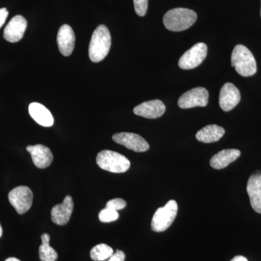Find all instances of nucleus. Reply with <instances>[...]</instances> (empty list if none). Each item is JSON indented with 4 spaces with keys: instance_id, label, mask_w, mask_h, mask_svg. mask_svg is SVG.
<instances>
[{
    "instance_id": "39448f33",
    "label": "nucleus",
    "mask_w": 261,
    "mask_h": 261,
    "mask_svg": "<svg viewBox=\"0 0 261 261\" xmlns=\"http://www.w3.org/2000/svg\"><path fill=\"white\" fill-rule=\"evenodd\" d=\"M178 213V204L175 200L168 201L164 207H159L152 217L151 228L155 232L166 231L173 224Z\"/></svg>"
},
{
    "instance_id": "ddd939ff",
    "label": "nucleus",
    "mask_w": 261,
    "mask_h": 261,
    "mask_svg": "<svg viewBox=\"0 0 261 261\" xmlns=\"http://www.w3.org/2000/svg\"><path fill=\"white\" fill-rule=\"evenodd\" d=\"M247 192L250 197L252 209L261 214V173L256 171L249 178L247 185Z\"/></svg>"
},
{
    "instance_id": "a211bd4d",
    "label": "nucleus",
    "mask_w": 261,
    "mask_h": 261,
    "mask_svg": "<svg viewBox=\"0 0 261 261\" xmlns=\"http://www.w3.org/2000/svg\"><path fill=\"white\" fill-rule=\"evenodd\" d=\"M241 152L236 149H224L211 158L210 164L211 167L220 170L227 167L233 161L240 158Z\"/></svg>"
},
{
    "instance_id": "5701e85b",
    "label": "nucleus",
    "mask_w": 261,
    "mask_h": 261,
    "mask_svg": "<svg viewBox=\"0 0 261 261\" xmlns=\"http://www.w3.org/2000/svg\"><path fill=\"white\" fill-rule=\"evenodd\" d=\"M135 9L139 16H145L148 8V0H134Z\"/></svg>"
},
{
    "instance_id": "c85d7f7f",
    "label": "nucleus",
    "mask_w": 261,
    "mask_h": 261,
    "mask_svg": "<svg viewBox=\"0 0 261 261\" xmlns=\"http://www.w3.org/2000/svg\"><path fill=\"white\" fill-rule=\"evenodd\" d=\"M3 228H2L1 224H0V238H1L2 235H3Z\"/></svg>"
},
{
    "instance_id": "f03ea898",
    "label": "nucleus",
    "mask_w": 261,
    "mask_h": 261,
    "mask_svg": "<svg viewBox=\"0 0 261 261\" xmlns=\"http://www.w3.org/2000/svg\"><path fill=\"white\" fill-rule=\"evenodd\" d=\"M197 14L187 8H174L168 11L163 17V23L168 30L182 32L192 27L197 20Z\"/></svg>"
},
{
    "instance_id": "c756f323",
    "label": "nucleus",
    "mask_w": 261,
    "mask_h": 261,
    "mask_svg": "<svg viewBox=\"0 0 261 261\" xmlns=\"http://www.w3.org/2000/svg\"><path fill=\"white\" fill-rule=\"evenodd\" d=\"M260 17H261V9H260Z\"/></svg>"
},
{
    "instance_id": "2eb2a0df",
    "label": "nucleus",
    "mask_w": 261,
    "mask_h": 261,
    "mask_svg": "<svg viewBox=\"0 0 261 261\" xmlns=\"http://www.w3.org/2000/svg\"><path fill=\"white\" fill-rule=\"evenodd\" d=\"M166 111V106L160 99L147 101L139 105L134 109V113L146 118H158L162 116Z\"/></svg>"
},
{
    "instance_id": "9d476101",
    "label": "nucleus",
    "mask_w": 261,
    "mask_h": 261,
    "mask_svg": "<svg viewBox=\"0 0 261 261\" xmlns=\"http://www.w3.org/2000/svg\"><path fill=\"white\" fill-rule=\"evenodd\" d=\"M240 99V90L233 84H225L220 91L219 106L225 112L231 111L236 107Z\"/></svg>"
},
{
    "instance_id": "412c9836",
    "label": "nucleus",
    "mask_w": 261,
    "mask_h": 261,
    "mask_svg": "<svg viewBox=\"0 0 261 261\" xmlns=\"http://www.w3.org/2000/svg\"><path fill=\"white\" fill-rule=\"evenodd\" d=\"M113 253L112 247L106 244H99L91 250L90 257L94 261H105L112 256Z\"/></svg>"
},
{
    "instance_id": "1a4fd4ad",
    "label": "nucleus",
    "mask_w": 261,
    "mask_h": 261,
    "mask_svg": "<svg viewBox=\"0 0 261 261\" xmlns=\"http://www.w3.org/2000/svg\"><path fill=\"white\" fill-rule=\"evenodd\" d=\"M113 140L117 144L124 146L126 148L132 149L137 152H143L148 150V142L137 134L121 132L115 134Z\"/></svg>"
},
{
    "instance_id": "6ab92c4d",
    "label": "nucleus",
    "mask_w": 261,
    "mask_h": 261,
    "mask_svg": "<svg viewBox=\"0 0 261 261\" xmlns=\"http://www.w3.org/2000/svg\"><path fill=\"white\" fill-rule=\"evenodd\" d=\"M225 130L217 125H208L203 127L196 134V138L203 143H213L218 142L224 135Z\"/></svg>"
},
{
    "instance_id": "dca6fc26",
    "label": "nucleus",
    "mask_w": 261,
    "mask_h": 261,
    "mask_svg": "<svg viewBox=\"0 0 261 261\" xmlns=\"http://www.w3.org/2000/svg\"><path fill=\"white\" fill-rule=\"evenodd\" d=\"M27 149L37 168H46L53 163V154L49 147L43 145H29Z\"/></svg>"
},
{
    "instance_id": "f3484780",
    "label": "nucleus",
    "mask_w": 261,
    "mask_h": 261,
    "mask_svg": "<svg viewBox=\"0 0 261 261\" xmlns=\"http://www.w3.org/2000/svg\"><path fill=\"white\" fill-rule=\"evenodd\" d=\"M29 112L33 119L41 126L50 127L54 123V118L50 111L40 103H31L29 105Z\"/></svg>"
},
{
    "instance_id": "f8f14e48",
    "label": "nucleus",
    "mask_w": 261,
    "mask_h": 261,
    "mask_svg": "<svg viewBox=\"0 0 261 261\" xmlns=\"http://www.w3.org/2000/svg\"><path fill=\"white\" fill-rule=\"evenodd\" d=\"M27 28V20L22 15H16L10 20L4 30L5 40L11 43L18 42L23 37Z\"/></svg>"
},
{
    "instance_id": "bb28decb",
    "label": "nucleus",
    "mask_w": 261,
    "mask_h": 261,
    "mask_svg": "<svg viewBox=\"0 0 261 261\" xmlns=\"http://www.w3.org/2000/svg\"><path fill=\"white\" fill-rule=\"evenodd\" d=\"M231 261H248L246 257L242 256V255H238V256L233 257Z\"/></svg>"
},
{
    "instance_id": "aec40b11",
    "label": "nucleus",
    "mask_w": 261,
    "mask_h": 261,
    "mask_svg": "<svg viewBox=\"0 0 261 261\" xmlns=\"http://www.w3.org/2000/svg\"><path fill=\"white\" fill-rule=\"evenodd\" d=\"M42 245L39 249V256L41 261H57L58 258V252L49 245L50 237L48 233H43Z\"/></svg>"
},
{
    "instance_id": "a878e982",
    "label": "nucleus",
    "mask_w": 261,
    "mask_h": 261,
    "mask_svg": "<svg viewBox=\"0 0 261 261\" xmlns=\"http://www.w3.org/2000/svg\"><path fill=\"white\" fill-rule=\"evenodd\" d=\"M8 14H9V12H8L6 8L0 9V29L4 25L5 21H6V19L8 18Z\"/></svg>"
},
{
    "instance_id": "9b49d317",
    "label": "nucleus",
    "mask_w": 261,
    "mask_h": 261,
    "mask_svg": "<svg viewBox=\"0 0 261 261\" xmlns=\"http://www.w3.org/2000/svg\"><path fill=\"white\" fill-rule=\"evenodd\" d=\"M73 207H74V203H73V199L70 195H67L61 204L55 205L51 208V221L59 226L68 224L71 217Z\"/></svg>"
},
{
    "instance_id": "4468645a",
    "label": "nucleus",
    "mask_w": 261,
    "mask_h": 261,
    "mask_svg": "<svg viewBox=\"0 0 261 261\" xmlns=\"http://www.w3.org/2000/svg\"><path fill=\"white\" fill-rule=\"evenodd\" d=\"M75 37L73 29L69 25L64 24L58 31L57 42L61 54L65 57L70 56L75 47Z\"/></svg>"
},
{
    "instance_id": "4be33fe9",
    "label": "nucleus",
    "mask_w": 261,
    "mask_h": 261,
    "mask_svg": "<svg viewBox=\"0 0 261 261\" xmlns=\"http://www.w3.org/2000/svg\"><path fill=\"white\" fill-rule=\"evenodd\" d=\"M118 218H119V214L118 211L108 208V207L102 209L99 214V221L103 223L113 222L118 220Z\"/></svg>"
},
{
    "instance_id": "f257e3e1",
    "label": "nucleus",
    "mask_w": 261,
    "mask_h": 261,
    "mask_svg": "<svg viewBox=\"0 0 261 261\" xmlns=\"http://www.w3.org/2000/svg\"><path fill=\"white\" fill-rule=\"evenodd\" d=\"M111 46V36L105 25H100L94 30L89 47V56L94 63L102 61L108 56Z\"/></svg>"
},
{
    "instance_id": "7ed1b4c3",
    "label": "nucleus",
    "mask_w": 261,
    "mask_h": 261,
    "mask_svg": "<svg viewBox=\"0 0 261 261\" xmlns=\"http://www.w3.org/2000/svg\"><path fill=\"white\" fill-rule=\"evenodd\" d=\"M231 61V66L242 76H252L256 73L257 64L255 58L250 49L243 44H238L233 48Z\"/></svg>"
},
{
    "instance_id": "423d86ee",
    "label": "nucleus",
    "mask_w": 261,
    "mask_h": 261,
    "mask_svg": "<svg viewBox=\"0 0 261 261\" xmlns=\"http://www.w3.org/2000/svg\"><path fill=\"white\" fill-rule=\"evenodd\" d=\"M34 195L30 188L25 186L15 187L10 192L8 199L10 204L19 214H23L30 210Z\"/></svg>"
},
{
    "instance_id": "6e6552de",
    "label": "nucleus",
    "mask_w": 261,
    "mask_h": 261,
    "mask_svg": "<svg viewBox=\"0 0 261 261\" xmlns=\"http://www.w3.org/2000/svg\"><path fill=\"white\" fill-rule=\"evenodd\" d=\"M209 94L203 87H196L182 94L178 100V107L189 109L195 107H205L208 103Z\"/></svg>"
},
{
    "instance_id": "393cba45",
    "label": "nucleus",
    "mask_w": 261,
    "mask_h": 261,
    "mask_svg": "<svg viewBox=\"0 0 261 261\" xmlns=\"http://www.w3.org/2000/svg\"><path fill=\"white\" fill-rule=\"evenodd\" d=\"M126 258L124 252L121 250H117L116 253H113L112 256L106 261H124Z\"/></svg>"
},
{
    "instance_id": "0eeeda50",
    "label": "nucleus",
    "mask_w": 261,
    "mask_h": 261,
    "mask_svg": "<svg viewBox=\"0 0 261 261\" xmlns=\"http://www.w3.org/2000/svg\"><path fill=\"white\" fill-rule=\"evenodd\" d=\"M207 54V47L205 43H197L180 58L178 66L184 70L193 69L203 62Z\"/></svg>"
},
{
    "instance_id": "cd10ccee",
    "label": "nucleus",
    "mask_w": 261,
    "mask_h": 261,
    "mask_svg": "<svg viewBox=\"0 0 261 261\" xmlns=\"http://www.w3.org/2000/svg\"><path fill=\"white\" fill-rule=\"evenodd\" d=\"M5 261H20L18 258H15V257H9V258L7 259Z\"/></svg>"
},
{
    "instance_id": "20e7f679",
    "label": "nucleus",
    "mask_w": 261,
    "mask_h": 261,
    "mask_svg": "<svg viewBox=\"0 0 261 261\" xmlns=\"http://www.w3.org/2000/svg\"><path fill=\"white\" fill-rule=\"evenodd\" d=\"M96 160L99 168L109 172L124 173L130 166V161L124 155L108 149L99 152Z\"/></svg>"
},
{
    "instance_id": "b1692460",
    "label": "nucleus",
    "mask_w": 261,
    "mask_h": 261,
    "mask_svg": "<svg viewBox=\"0 0 261 261\" xmlns=\"http://www.w3.org/2000/svg\"><path fill=\"white\" fill-rule=\"evenodd\" d=\"M126 206V201L121 198L113 199V200L108 201L106 204V207L116 211L125 208Z\"/></svg>"
}]
</instances>
